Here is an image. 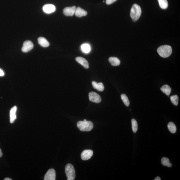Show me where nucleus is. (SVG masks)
I'll return each instance as SVG.
<instances>
[{"label": "nucleus", "instance_id": "1", "mask_svg": "<svg viewBox=\"0 0 180 180\" xmlns=\"http://www.w3.org/2000/svg\"><path fill=\"white\" fill-rule=\"evenodd\" d=\"M141 14V9L139 5L134 4L132 5L130 13V16L132 21L134 22L137 21L139 18Z\"/></svg>", "mask_w": 180, "mask_h": 180}, {"label": "nucleus", "instance_id": "2", "mask_svg": "<svg viewBox=\"0 0 180 180\" xmlns=\"http://www.w3.org/2000/svg\"><path fill=\"white\" fill-rule=\"evenodd\" d=\"M157 51L160 56L163 58H167L171 54L172 48L169 45H162L158 48Z\"/></svg>", "mask_w": 180, "mask_h": 180}, {"label": "nucleus", "instance_id": "3", "mask_svg": "<svg viewBox=\"0 0 180 180\" xmlns=\"http://www.w3.org/2000/svg\"><path fill=\"white\" fill-rule=\"evenodd\" d=\"M79 129L82 132H89L91 130L94 128L92 122L89 121H80L77 124Z\"/></svg>", "mask_w": 180, "mask_h": 180}, {"label": "nucleus", "instance_id": "4", "mask_svg": "<svg viewBox=\"0 0 180 180\" xmlns=\"http://www.w3.org/2000/svg\"><path fill=\"white\" fill-rule=\"evenodd\" d=\"M65 172L68 180H74L76 177V172L74 166L72 164H67L65 167Z\"/></svg>", "mask_w": 180, "mask_h": 180}, {"label": "nucleus", "instance_id": "5", "mask_svg": "<svg viewBox=\"0 0 180 180\" xmlns=\"http://www.w3.org/2000/svg\"><path fill=\"white\" fill-rule=\"evenodd\" d=\"M89 97L90 101L96 103H99L102 101L101 98L99 95L94 92H90L89 93Z\"/></svg>", "mask_w": 180, "mask_h": 180}, {"label": "nucleus", "instance_id": "6", "mask_svg": "<svg viewBox=\"0 0 180 180\" xmlns=\"http://www.w3.org/2000/svg\"><path fill=\"white\" fill-rule=\"evenodd\" d=\"M33 47V43L31 41H27L23 43L21 50L24 52H27L32 50Z\"/></svg>", "mask_w": 180, "mask_h": 180}, {"label": "nucleus", "instance_id": "7", "mask_svg": "<svg viewBox=\"0 0 180 180\" xmlns=\"http://www.w3.org/2000/svg\"><path fill=\"white\" fill-rule=\"evenodd\" d=\"M93 155V151L90 149L85 150L83 151L81 155V157L82 160L86 161L90 159Z\"/></svg>", "mask_w": 180, "mask_h": 180}, {"label": "nucleus", "instance_id": "8", "mask_svg": "<svg viewBox=\"0 0 180 180\" xmlns=\"http://www.w3.org/2000/svg\"><path fill=\"white\" fill-rule=\"evenodd\" d=\"M56 178V173L54 169H49L45 174L44 177L45 180H55Z\"/></svg>", "mask_w": 180, "mask_h": 180}, {"label": "nucleus", "instance_id": "9", "mask_svg": "<svg viewBox=\"0 0 180 180\" xmlns=\"http://www.w3.org/2000/svg\"><path fill=\"white\" fill-rule=\"evenodd\" d=\"M76 6L65 8L63 10V13L67 16H72L76 11Z\"/></svg>", "mask_w": 180, "mask_h": 180}, {"label": "nucleus", "instance_id": "10", "mask_svg": "<svg viewBox=\"0 0 180 180\" xmlns=\"http://www.w3.org/2000/svg\"><path fill=\"white\" fill-rule=\"evenodd\" d=\"M43 9L45 13L50 14L54 12L55 11L56 7L53 5L46 4L43 6Z\"/></svg>", "mask_w": 180, "mask_h": 180}, {"label": "nucleus", "instance_id": "11", "mask_svg": "<svg viewBox=\"0 0 180 180\" xmlns=\"http://www.w3.org/2000/svg\"><path fill=\"white\" fill-rule=\"evenodd\" d=\"M17 107L14 106L12 108H11L10 112V122L11 124H13L17 118L16 112L17 110Z\"/></svg>", "mask_w": 180, "mask_h": 180}, {"label": "nucleus", "instance_id": "12", "mask_svg": "<svg viewBox=\"0 0 180 180\" xmlns=\"http://www.w3.org/2000/svg\"><path fill=\"white\" fill-rule=\"evenodd\" d=\"M76 60L77 62L82 65L84 68L86 69L89 68V65L88 62L86 59L83 58L82 57H78L76 58Z\"/></svg>", "mask_w": 180, "mask_h": 180}, {"label": "nucleus", "instance_id": "13", "mask_svg": "<svg viewBox=\"0 0 180 180\" xmlns=\"http://www.w3.org/2000/svg\"><path fill=\"white\" fill-rule=\"evenodd\" d=\"M75 15L77 17H80L87 15V12L80 7L77 8L75 11Z\"/></svg>", "mask_w": 180, "mask_h": 180}, {"label": "nucleus", "instance_id": "14", "mask_svg": "<svg viewBox=\"0 0 180 180\" xmlns=\"http://www.w3.org/2000/svg\"><path fill=\"white\" fill-rule=\"evenodd\" d=\"M38 41L39 45L43 47H47L49 45V43L48 41L44 37H39L38 39Z\"/></svg>", "mask_w": 180, "mask_h": 180}, {"label": "nucleus", "instance_id": "15", "mask_svg": "<svg viewBox=\"0 0 180 180\" xmlns=\"http://www.w3.org/2000/svg\"><path fill=\"white\" fill-rule=\"evenodd\" d=\"M109 61L111 64L114 66H119L120 64V59L116 57H110L109 58Z\"/></svg>", "mask_w": 180, "mask_h": 180}, {"label": "nucleus", "instance_id": "16", "mask_svg": "<svg viewBox=\"0 0 180 180\" xmlns=\"http://www.w3.org/2000/svg\"><path fill=\"white\" fill-rule=\"evenodd\" d=\"M161 90L167 96H169L171 92V88L169 86L167 85H163L161 87Z\"/></svg>", "mask_w": 180, "mask_h": 180}, {"label": "nucleus", "instance_id": "17", "mask_svg": "<svg viewBox=\"0 0 180 180\" xmlns=\"http://www.w3.org/2000/svg\"><path fill=\"white\" fill-rule=\"evenodd\" d=\"M167 127L169 131L171 133L175 134L177 131V128L176 126L173 122H169L168 124Z\"/></svg>", "mask_w": 180, "mask_h": 180}, {"label": "nucleus", "instance_id": "18", "mask_svg": "<svg viewBox=\"0 0 180 180\" xmlns=\"http://www.w3.org/2000/svg\"><path fill=\"white\" fill-rule=\"evenodd\" d=\"M161 163L162 165L168 167H172V164L170 163L169 159L165 157H163L161 159Z\"/></svg>", "mask_w": 180, "mask_h": 180}, {"label": "nucleus", "instance_id": "19", "mask_svg": "<svg viewBox=\"0 0 180 180\" xmlns=\"http://www.w3.org/2000/svg\"><path fill=\"white\" fill-rule=\"evenodd\" d=\"M160 7L162 9H165L168 7V3L167 0H158Z\"/></svg>", "mask_w": 180, "mask_h": 180}, {"label": "nucleus", "instance_id": "20", "mask_svg": "<svg viewBox=\"0 0 180 180\" xmlns=\"http://www.w3.org/2000/svg\"><path fill=\"white\" fill-rule=\"evenodd\" d=\"M81 48L83 52L86 53L90 52L91 50L90 45L88 43H84L82 45Z\"/></svg>", "mask_w": 180, "mask_h": 180}, {"label": "nucleus", "instance_id": "21", "mask_svg": "<svg viewBox=\"0 0 180 180\" xmlns=\"http://www.w3.org/2000/svg\"><path fill=\"white\" fill-rule=\"evenodd\" d=\"M121 98L124 104L126 106H129L130 104V102L127 96L125 94H121Z\"/></svg>", "mask_w": 180, "mask_h": 180}, {"label": "nucleus", "instance_id": "22", "mask_svg": "<svg viewBox=\"0 0 180 180\" xmlns=\"http://www.w3.org/2000/svg\"><path fill=\"white\" fill-rule=\"evenodd\" d=\"M132 131L134 133H136L138 130V124L137 121L134 119L132 120Z\"/></svg>", "mask_w": 180, "mask_h": 180}, {"label": "nucleus", "instance_id": "23", "mask_svg": "<svg viewBox=\"0 0 180 180\" xmlns=\"http://www.w3.org/2000/svg\"><path fill=\"white\" fill-rule=\"evenodd\" d=\"M170 99L171 102L174 105L177 106L179 102V97L177 95H174L171 96Z\"/></svg>", "mask_w": 180, "mask_h": 180}, {"label": "nucleus", "instance_id": "24", "mask_svg": "<svg viewBox=\"0 0 180 180\" xmlns=\"http://www.w3.org/2000/svg\"><path fill=\"white\" fill-rule=\"evenodd\" d=\"M104 87L103 84L102 82L98 83L96 87V88L98 91L102 92L104 91Z\"/></svg>", "mask_w": 180, "mask_h": 180}, {"label": "nucleus", "instance_id": "25", "mask_svg": "<svg viewBox=\"0 0 180 180\" xmlns=\"http://www.w3.org/2000/svg\"><path fill=\"white\" fill-rule=\"evenodd\" d=\"M117 0H106V3L107 4L110 5L115 2Z\"/></svg>", "mask_w": 180, "mask_h": 180}, {"label": "nucleus", "instance_id": "26", "mask_svg": "<svg viewBox=\"0 0 180 180\" xmlns=\"http://www.w3.org/2000/svg\"><path fill=\"white\" fill-rule=\"evenodd\" d=\"M97 82H95V81H93V82H92V86L94 88L96 89V87L97 86Z\"/></svg>", "mask_w": 180, "mask_h": 180}, {"label": "nucleus", "instance_id": "27", "mask_svg": "<svg viewBox=\"0 0 180 180\" xmlns=\"http://www.w3.org/2000/svg\"><path fill=\"white\" fill-rule=\"evenodd\" d=\"M5 76V73L3 70L0 68V76Z\"/></svg>", "mask_w": 180, "mask_h": 180}, {"label": "nucleus", "instance_id": "28", "mask_svg": "<svg viewBox=\"0 0 180 180\" xmlns=\"http://www.w3.org/2000/svg\"><path fill=\"white\" fill-rule=\"evenodd\" d=\"M161 178L159 177H156L154 180H161Z\"/></svg>", "mask_w": 180, "mask_h": 180}, {"label": "nucleus", "instance_id": "29", "mask_svg": "<svg viewBox=\"0 0 180 180\" xmlns=\"http://www.w3.org/2000/svg\"><path fill=\"white\" fill-rule=\"evenodd\" d=\"M3 155V153L1 149H0V157H1Z\"/></svg>", "mask_w": 180, "mask_h": 180}, {"label": "nucleus", "instance_id": "30", "mask_svg": "<svg viewBox=\"0 0 180 180\" xmlns=\"http://www.w3.org/2000/svg\"><path fill=\"white\" fill-rule=\"evenodd\" d=\"M4 180H12V179H10V178H9V177H7V178H5Z\"/></svg>", "mask_w": 180, "mask_h": 180}, {"label": "nucleus", "instance_id": "31", "mask_svg": "<svg viewBox=\"0 0 180 180\" xmlns=\"http://www.w3.org/2000/svg\"><path fill=\"white\" fill-rule=\"evenodd\" d=\"M84 121H86V120H84Z\"/></svg>", "mask_w": 180, "mask_h": 180}]
</instances>
